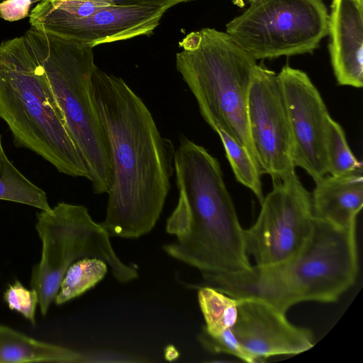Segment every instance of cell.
<instances>
[{
	"label": "cell",
	"mask_w": 363,
	"mask_h": 363,
	"mask_svg": "<svg viewBox=\"0 0 363 363\" xmlns=\"http://www.w3.org/2000/svg\"><path fill=\"white\" fill-rule=\"evenodd\" d=\"M112 351H78L32 338L0 325V363L110 362Z\"/></svg>",
	"instance_id": "cell-16"
},
{
	"label": "cell",
	"mask_w": 363,
	"mask_h": 363,
	"mask_svg": "<svg viewBox=\"0 0 363 363\" xmlns=\"http://www.w3.org/2000/svg\"><path fill=\"white\" fill-rule=\"evenodd\" d=\"M250 138L262 174L273 183L297 176L283 92L276 73L257 65L247 99Z\"/></svg>",
	"instance_id": "cell-10"
},
{
	"label": "cell",
	"mask_w": 363,
	"mask_h": 363,
	"mask_svg": "<svg viewBox=\"0 0 363 363\" xmlns=\"http://www.w3.org/2000/svg\"><path fill=\"white\" fill-rule=\"evenodd\" d=\"M357 272L356 224L340 228L315 218L309 238L291 258L215 276L205 283L235 298L260 301L286 313L301 302L337 301L354 284Z\"/></svg>",
	"instance_id": "cell-3"
},
{
	"label": "cell",
	"mask_w": 363,
	"mask_h": 363,
	"mask_svg": "<svg viewBox=\"0 0 363 363\" xmlns=\"http://www.w3.org/2000/svg\"><path fill=\"white\" fill-rule=\"evenodd\" d=\"M6 155V153L3 149L2 144H1V135H0V173L2 169L3 162H4V158Z\"/></svg>",
	"instance_id": "cell-26"
},
{
	"label": "cell",
	"mask_w": 363,
	"mask_h": 363,
	"mask_svg": "<svg viewBox=\"0 0 363 363\" xmlns=\"http://www.w3.org/2000/svg\"><path fill=\"white\" fill-rule=\"evenodd\" d=\"M199 340L201 345L211 353L233 355L247 363L257 362L238 340L231 328L225 329L215 335H210L202 330L199 335Z\"/></svg>",
	"instance_id": "cell-22"
},
{
	"label": "cell",
	"mask_w": 363,
	"mask_h": 363,
	"mask_svg": "<svg viewBox=\"0 0 363 363\" xmlns=\"http://www.w3.org/2000/svg\"><path fill=\"white\" fill-rule=\"evenodd\" d=\"M277 77L290 125L294 165L316 182L328 174L325 142L330 116L306 72L286 65Z\"/></svg>",
	"instance_id": "cell-11"
},
{
	"label": "cell",
	"mask_w": 363,
	"mask_h": 363,
	"mask_svg": "<svg viewBox=\"0 0 363 363\" xmlns=\"http://www.w3.org/2000/svg\"><path fill=\"white\" fill-rule=\"evenodd\" d=\"M213 130L217 133L222 142L226 157L236 179L251 190L261 203L264 194L261 181L262 172L258 164L247 149L226 132L219 128H216Z\"/></svg>",
	"instance_id": "cell-20"
},
{
	"label": "cell",
	"mask_w": 363,
	"mask_h": 363,
	"mask_svg": "<svg viewBox=\"0 0 363 363\" xmlns=\"http://www.w3.org/2000/svg\"><path fill=\"white\" fill-rule=\"evenodd\" d=\"M119 5L161 6L169 9L178 4L193 0H106Z\"/></svg>",
	"instance_id": "cell-25"
},
{
	"label": "cell",
	"mask_w": 363,
	"mask_h": 363,
	"mask_svg": "<svg viewBox=\"0 0 363 363\" xmlns=\"http://www.w3.org/2000/svg\"><path fill=\"white\" fill-rule=\"evenodd\" d=\"M357 1L362 6H363V0H357Z\"/></svg>",
	"instance_id": "cell-28"
},
{
	"label": "cell",
	"mask_w": 363,
	"mask_h": 363,
	"mask_svg": "<svg viewBox=\"0 0 363 363\" xmlns=\"http://www.w3.org/2000/svg\"><path fill=\"white\" fill-rule=\"evenodd\" d=\"M0 118L16 146L34 152L60 173L88 179L44 71L23 35L0 45Z\"/></svg>",
	"instance_id": "cell-4"
},
{
	"label": "cell",
	"mask_w": 363,
	"mask_h": 363,
	"mask_svg": "<svg viewBox=\"0 0 363 363\" xmlns=\"http://www.w3.org/2000/svg\"><path fill=\"white\" fill-rule=\"evenodd\" d=\"M108 267L103 260L84 257L72 263L60 285L55 302L62 305L75 298L99 284L106 275Z\"/></svg>",
	"instance_id": "cell-17"
},
{
	"label": "cell",
	"mask_w": 363,
	"mask_h": 363,
	"mask_svg": "<svg viewBox=\"0 0 363 363\" xmlns=\"http://www.w3.org/2000/svg\"><path fill=\"white\" fill-rule=\"evenodd\" d=\"M4 1V0H0V1ZM40 1H42V0H40Z\"/></svg>",
	"instance_id": "cell-29"
},
{
	"label": "cell",
	"mask_w": 363,
	"mask_h": 363,
	"mask_svg": "<svg viewBox=\"0 0 363 363\" xmlns=\"http://www.w3.org/2000/svg\"><path fill=\"white\" fill-rule=\"evenodd\" d=\"M232 331L243 347L262 362L277 355H294L311 349L312 332L291 323L286 313L260 301L238 299Z\"/></svg>",
	"instance_id": "cell-13"
},
{
	"label": "cell",
	"mask_w": 363,
	"mask_h": 363,
	"mask_svg": "<svg viewBox=\"0 0 363 363\" xmlns=\"http://www.w3.org/2000/svg\"><path fill=\"white\" fill-rule=\"evenodd\" d=\"M233 4L240 8H243L246 6V0H230Z\"/></svg>",
	"instance_id": "cell-27"
},
{
	"label": "cell",
	"mask_w": 363,
	"mask_h": 363,
	"mask_svg": "<svg viewBox=\"0 0 363 363\" xmlns=\"http://www.w3.org/2000/svg\"><path fill=\"white\" fill-rule=\"evenodd\" d=\"M325 152L328 174L345 176L362 172V164L350 150L342 126L328 119Z\"/></svg>",
	"instance_id": "cell-21"
},
{
	"label": "cell",
	"mask_w": 363,
	"mask_h": 363,
	"mask_svg": "<svg viewBox=\"0 0 363 363\" xmlns=\"http://www.w3.org/2000/svg\"><path fill=\"white\" fill-rule=\"evenodd\" d=\"M179 45L182 50L176 55V68L202 117L213 130H223L245 147L258 164L247 124L256 60L228 33L214 28L191 32Z\"/></svg>",
	"instance_id": "cell-6"
},
{
	"label": "cell",
	"mask_w": 363,
	"mask_h": 363,
	"mask_svg": "<svg viewBox=\"0 0 363 363\" xmlns=\"http://www.w3.org/2000/svg\"><path fill=\"white\" fill-rule=\"evenodd\" d=\"M165 7L111 4L82 18L29 17L32 27L91 48L152 33Z\"/></svg>",
	"instance_id": "cell-12"
},
{
	"label": "cell",
	"mask_w": 363,
	"mask_h": 363,
	"mask_svg": "<svg viewBox=\"0 0 363 363\" xmlns=\"http://www.w3.org/2000/svg\"><path fill=\"white\" fill-rule=\"evenodd\" d=\"M198 302L205 326L203 330L215 335L231 328L236 322L239 300L213 287L204 286L198 291Z\"/></svg>",
	"instance_id": "cell-18"
},
{
	"label": "cell",
	"mask_w": 363,
	"mask_h": 363,
	"mask_svg": "<svg viewBox=\"0 0 363 363\" xmlns=\"http://www.w3.org/2000/svg\"><path fill=\"white\" fill-rule=\"evenodd\" d=\"M4 298L10 309L16 310L32 324L35 323V310L38 304V294L34 289H26L19 281L9 285Z\"/></svg>",
	"instance_id": "cell-23"
},
{
	"label": "cell",
	"mask_w": 363,
	"mask_h": 363,
	"mask_svg": "<svg viewBox=\"0 0 363 363\" xmlns=\"http://www.w3.org/2000/svg\"><path fill=\"white\" fill-rule=\"evenodd\" d=\"M23 36L44 71L93 192L107 194L112 167L92 87L93 48L32 26Z\"/></svg>",
	"instance_id": "cell-5"
},
{
	"label": "cell",
	"mask_w": 363,
	"mask_h": 363,
	"mask_svg": "<svg viewBox=\"0 0 363 363\" xmlns=\"http://www.w3.org/2000/svg\"><path fill=\"white\" fill-rule=\"evenodd\" d=\"M35 230L42 242L41 257L32 269L30 283L38 294L44 316L55 301L67 269L78 259L103 260L121 284L138 277L136 267L118 256L110 235L93 220L84 206L59 202L49 211H41L37 213Z\"/></svg>",
	"instance_id": "cell-7"
},
{
	"label": "cell",
	"mask_w": 363,
	"mask_h": 363,
	"mask_svg": "<svg viewBox=\"0 0 363 363\" xmlns=\"http://www.w3.org/2000/svg\"><path fill=\"white\" fill-rule=\"evenodd\" d=\"M0 199L31 206L41 211L51 209L45 192L21 173L6 155L0 173Z\"/></svg>",
	"instance_id": "cell-19"
},
{
	"label": "cell",
	"mask_w": 363,
	"mask_h": 363,
	"mask_svg": "<svg viewBox=\"0 0 363 363\" xmlns=\"http://www.w3.org/2000/svg\"><path fill=\"white\" fill-rule=\"evenodd\" d=\"M255 223L244 230L245 250L257 266L280 264L296 255L313 228L311 195L297 176L273 183Z\"/></svg>",
	"instance_id": "cell-9"
},
{
	"label": "cell",
	"mask_w": 363,
	"mask_h": 363,
	"mask_svg": "<svg viewBox=\"0 0 363 363\" xmlns=\"http://www.w3.org/2000/svg\"><path fill=\"white\" fill-rule=\"evenodd\" d=\"M40 0H4L0 2V17L8 21H16L27 17L32 4Z\"/></svg>",
	"instance_id": "cell-24"
},
{
	"label": "cell",
	"mask_w": 363,
	"mask_h": 363,
	"mask_svg": "<svg viewBox=\"0 0 363 363\" xmlns=\"http://www.w3.org/2000/svg\"><path fill=\"white\" fill-rule=\"evenodd\" d=\"M329 51L340 85L363 86V6L357 0H333L329 14Z\"/></svg>",
	"instance_id": "cell-14"
},
{
	"label": "cell",
	"mask_w": 363,
	"mask_h": 363,
	"mask_svg": "<svg viewBox=\"0 0 363 363\" xmlns=\"http://www.w3.org/2000/svg\"><path fill=\"white\" fill-rule=\"evenodd\" d=\"M92 87L112 167L101 225L110 237L138 238L154 228L162 212L174 171V146L122 78L96 67Z\"/></svg>",
	"instance_id": "cell-1"
},
{
	"label": "cell",
	"mask_w": 363,
	"mask_h": 363,
	"mask_svg": "<svg viewBox=\"0 0 363 363\" xmlns=\"http://www.w3.org/2000/svg\"><path fill=\"white\" fill-rule=\"evenodd\" d=\"M247 8L226 24V33L253 58L312 53L328 35L323 0H246Z\"/></svg>",
	"instance_id": "cell-8"
},
{
	"label": "cell",
	"mask_w": 363,
	"mask_h": 363,
	"mask_svg": "<svg viewBox=\"0 0 363 363\" xmlns=\"http://www.w3.org/2000/svg\"><path fill=\"white\" fill-rule=\"evenodd\" d=\"M315 183L311 194L315 218L340 228L357 223L363 206L362 172L345 176L326 174Z\"/></svg>",
	"instance_id": "cell-15"
},
{
	"label": "cell",
	"mask_w": 363,
	"mask_h": 363,
	"mask_svg": "<svg viewBox=\"0 0 363 363\" xmlns=\"http://www.w3.org/2000/svg\"><path fill=\"white\" fill-rule=\"evenodd\" d=\"M174 170L179 195L166 223L175 240L163 246L173 259L196 269L204 281L252 265L220 164L203 146L182 136Z\"/></svg>",
	"instance_id": "cell-2"
}]
</instances>
